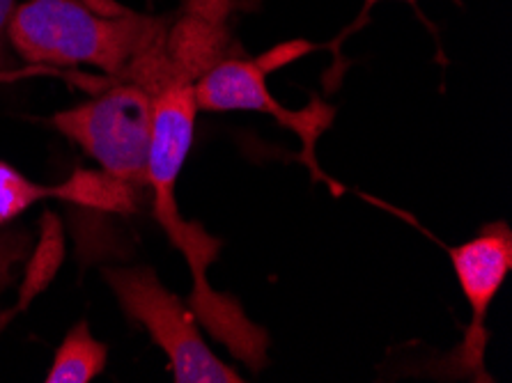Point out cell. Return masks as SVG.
<instances>
[{"label":"cell","instance_id":"obj_14","mask_svg":"<svg viewBox=\"0 0 512 383\" xmlns=\"http://www.w3.org/2000/svg\"><path fill=\"white\" fill-rule=\"evenodd\" d=\"M377 3H382V0H366V5H363V12H361V17L359 19H356V23H352V26H349L347 30H345V33L343 35H340L338 37V42H336V46L340 44V42H343V39L349 35V33H354V30H359L361 26H363V23H366L368 21V14H370V10H372V7H375ZM402 3H409V5H416V0H402Z\"/></svg>","mask_w":512,"mask_h":383},{"label":"cell","instance_id":"obj_6","mask_svg":"<svg viewBox=\"0 0 512 383\" xmlns=\"http://www.w3.org/2000/svg\"><path fill=\"white\" fill-rule=\"evenodd\" d=\"M446 253L451 257L464 299L471 306V324L464 331L462 347L455 354L457 370L487 379L485 347L490 331L485 322L494 296L499 294L512 269V230L503 221L490 223L464 244L446 246Z\"/></svg>","mask_w":512,"mask_h":383},{"label":"cell","instance_id":"obj_3","mask_svg":"<svg viewBox=\"0 0 512 383\" xmlns=\"http://www.w3.org/2000/svg\"><path fill=\"white\" fill-rule=\"evenodd\" d=\"M306 51H310L306 42H292L276 46L267 56L255 60L244 56L226 58L216 62L209 72L198 78L196 85H193V92H196L198 111H251L274 117L283 129L292 131L301 140L299 159L301 163H306L310 175H313V182H324L333 191V195H343V186L324 175L315 159L317 138L333 124L336 108L324 104L320 99H313L304 111H287V108L281 106V101L271 97L267 88V74L271 69H278L287 65V62L297 60Z\"/></svg>","mask_w":512,"mask_h":383},{"label":"cell","instance_id":"obj_11","mask_svg":"<svg viewBox=\"0 0 512 383\" xmlns=\"http://www.w3.org/2000/svg\"><path fill=\"white\" fill-rule=\"evenodd\" d=\"M44 198H56V186L30 182L10 163L0 161V225L14 221L19 214Z\"/></svg>","mask_w":512,"mask_h":383},{"label":"cell","instance_id":"obj_10","mask_svg":"<svg viewBox=\"0 0 512 383\" xmlns=\"http://www.w3.org/2000/svg\"><path fill=\"white\" fill-rule=\"evenodd\" d=\"M106 361L104 342L92 338L88 324L79 322L58 347L46 383H88L104 372Z\"/></svg>","mask_w":512,"mask_h":383},{"label":"cell","instance_id":"obj_13","mask_svg":"<svg viewBox=\"0 0 512 383\" xmlns=\"http://www.w3.org/2000/svg\"><path fill=\"white\" fill-rule=\"evenodd\" d=\"M14 7H17L14 0H0V72H10L12 69V56L10 49H7V44H10V39H7V28H10Z\"/></svg>","mask_w":512,"mask_h":383},{"label":"cell","instance_id":"obj_9","mask_svg":"<svg viewBox=\"0 0 512 383\" xmlns=\"http://www.w3.org/2000/svg\"><path fill=\"white\" fill-rule=\"evenodd\" d=\"M56 198L106 214H131L136 209V186L106 170H76L56 186Z\"/></svg>","mask_w":512,"mask_h":383},{"label":"cell","instance_id":"obj_4","mask_svg":"<svg viewBox=\"0 0 512 383\" xmlns=\"http://www.w3.org/2000/svg\"><path fill=\"white\" fill-rule=\"evenodd\" d=\"M104 276L129 319L143 324L168 356L177 383H242L200 335L198 319L186 303L161 285L150 267H115Z\"/></svg>","mask_w":512,"mask_h":383},{"label":"cell","instance_id":"obj_1","mask_svg":"<svg viewBox=\"0 0 512 383\" xmlns=\"http://www.w3.org/2000/svg\"><path fill=\"white\" fill-rule=\"evenodd\" d=\"M154 120L150 156H147V186L152 189V211L170 244L180 250L189 264L193 289L186 306L193 310L198 324L216 342H221L237 361L251 372L265 370L269 363V335L260 324L246 317L235 296L216 292L207 273L219 257L223 241L212 237L203 225L186 221L177 207L175 186L193 145L198 101L193 85L173 83L152 97Z\"/></svg>","mask_w":512,"mask_h":383},{"label":"cell","instance_id":"obj_7","mask_svg":"<svg viewBox=\"0 0 512 383\" xmlns=\"http://www.w3.org/2000/svg\"><path fill=\"white\" fill-rule=\"evenodd\" d=\"M232 0H189L180 19L168 26L164 56L170 85H196L216 62L239 56L232 49L228 14Z\"/></svg>","mask_w":512,"mask_h":383},{"label":"cell","instance_id":"obj_8","mask_svg":"<svg viewBox=\"0 0 512 383\" xmlns=\"http://www.w3.org/2000/svg\"><path fill=\"white\" fill-rule=\"evenodd\" d=\"M40 244L33 250L26 264V276L21 280L19 299L10 310L0 315V331L12 322L14 317L21 315L30 308L37 296L46 292L51 280L60 271V264L65 260V234H62V223L53 211H44L40 223Z\"/></svg>","mask_w":512,"mask_h":383},{"label":"cell","instance_id":"obj_2","mask_svg":"<svg viewBox=\"0 0 512 383\" xmlns=\"http://www.w3.org/2000/svg\"><path fill=\"white\" fill-rule=\"evenodd\" d=\"M168 26L166 17L104 14L81 0H23L14 7L7 39L30 65H90L122 81L131 62L164 44Z\"/></svg>","mask_w":512,"mask_h":383},{"label":"cell","instance_id":"obj_15","mask_svg":"<svg viewBox=\"0 0 512 383\" xmlns=\"http://www.w3.org/2000/svg\"><path fill=\"white\" fill-rule=\"evenodd\" d=\"M26 72H0V81H12V78H19Z\"/></svg>","mask_w":512,"mask_h":383},{"label":"cell","instance_id":"obj_12","mask_svg":"<svg viewBox=\"0 0 512 383\" xmlns=\"http://www.w3.org/2000/svg\"><path fill=\"white\" fill-rule=\"evenodd\" d=\"M30 253V234L26 230L0 232V292L14 280V267Z\"/></svg>","mask_w":512,"mask_h":383},{"label":"cell","instance_id":"obj_5","mask_svg":"<svg viewBox=\"0 0 512 383\" xmlns=\"http://www.w3.org/2000/svg\"><path fill=\"white\" fill-rule=\"evenodd\" d=\"M154 101L134 83L115 81L102 95L53 115V127L83 147L102 170L147 186Z\"/></svg>","mask_w":512,"mask_h":383}]
</instances>
